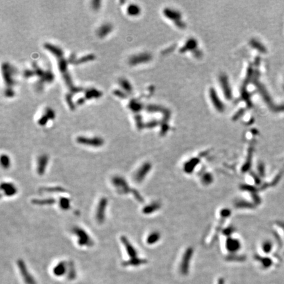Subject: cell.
Returning <instances> with one entry per match:
<instances>
[{"instance_id": "obj_2", "label": "cell", "mask_w": 284, "mask_h": 284, "mask_svg": "<svg viewBox=\"0 0 284 284\" xmlns=\"http://www.w3.org/2000/svg\"><path fill=\"white\" fill-rule=\"evenodd\" d=\"M112 183L117 192L120 194H128L133 191V190L130 187L127 181L122 176H116L113 177Z\"/></svg>"}, {"instance_id": "obj_6", "label": "cell", "mask_w": 284, "mask_h": 284, "mask_svg": "<svg viewBox=\"0 0 284 284\" xmlns=\"http://www.w3.org/2000/svg\"><path fill=\"white\" fill-rule=\"evenodd\" d=\"M49 162V157L48 155L44 154L38 157L37 162V172L39 175L43 176L46 170L48 165Z\"/></svg>"}, {"instance_id": "obj_7", "label": "cell", "mask_w": 284, "mask_h": 284, "mask_svg": "<svg viewBox=\"0 0 284 284\" xmlns=\"http://www.w3.org/2000/svg\"><path fill=\"white\" fill-rule=\"evenodd\" d=\"M120 241H122V243L123 244L124 247H125L126 250L127 251L128 255H129L130 257H132V259L134 258H136V249H135L134 247L132 245L131 243L130 242V241L128 239L127 237L125 236H122L120 237Z\"/></svg>"}, {"instance_id": "obj_5", "label": "cell", "mask_w": 284, "mask_h": 284, "mask_svg": "<svg viewBox=\"0 0 284 284\" xmlns=\"http://www.w3.org/2000/svg\"><path fill=\"white\" fill-rule=\"evenodd\" d=\"M1 190L6 197H13L18 192L17 186L11 182H3L1 185Z\"/></svg>"}, {"instance_id": "obj_4", "label": "cell", "mask_w": 284, "mask_h": 284, "mask_svg": "<svg viewBox=\"0 0 284 284\" xmlns=\"http://www.w3.org/2000/svg\"><path fill=\"white\" fill-rule=\"evenodd\" d=\"M77 143L81 145H86V146H91L94 147H101L104 144V140L101 137H87L80 136L76 139Z\"/></svg>"}, {"instance_id": "obj_9", "label": "cell", "mask_w": 284, "mask_h": 284, "mask_svg": "<svg viewBox=\"0 0 284 284\" xmlns=\"http://www.w3.org/2000/svg\"><path fill=\"white\" fill-rule=\"evenodd\" d=\"M55 199L53 198H45L41 199H36L32 201V203L34 205H51L55 203Z\"/></svg>"}, {"instance_id": "obj_8", "label": "cell", "mask_w": 284, "mask_h": 284, "mask_svg": "<svg viewBox=\"0 0 284 284\" xmlns=\"http://www.w3.org/2000/svg\"><path fill=\"white\" fill-rule=\"evenodd\" d=\"M150 169V165L149 163H145V165H144L138 170V171L136 174V176H135V180L137 181V182H141L148 173Z\"/></svg>"}, {"instance_id": "obj_10", "label": "cell", "mask_w": 284, "mask_h": 284, "mask_svg": "<svg viewBox=\"0 0 284 284\" xmlns=\"http://www.w3.org/2000/svg\"><path fill=\"white\" fill-rule=\"evenodd\" d=\"M112 30V26L109 24H105L101 26L97 30V34L99 37L103 38L107 35Z\"/></svg>"}, {"instance_id": "obj_14", "label": "cell", "mask_w": 284, "mask_h": 284, "mask_svg": "<svg viewBox=\"0 0 284 284\" xmlns=\"http://www.w3.org/2000/svg\"><path fill=\"white\" fill-rule=\"evenodd\" d=\"M65 266L64 262H61L59 264L57 265L56 267L55 268V273L56 274H62L63 273L65 272Z\"/></svg>"}, {"instance_id": "obj_11", "label": "cell", "mask_w": 284, "mask_h": 284, "mask_svg": "<svg viewBox=\"0 0 284 284\" xmlns=\"http://www.w3.org/2000/svg\"><path fill=\"white\" fill-rule=\"evenodd\" d=\"M59 207L63 211H68L70 208V199L61 197L59 199Z\"/></svg>"}, {"instance_id": "obj_13", "label": "cell", "mask_w": 284, "mask_h": 284, "mask_svg": "<svg viewBox=\"0 0 284 284\" xmlns=\"http://www.w3.org/2000/svg\"><path fill=\"white\" fill-rule=\"evenodd\" d=\"M43 191H47V192H64L65 189L60 186H55V187H44L42 189Z\"/></svg>"}, {"instance_id": "obj_12", "label": "cell", "mask_w": 284, "mask_h": 284, "mask_svg": "<svg viewBox=\"0 0 284 284\" xmlns=\"http://www.w3.org/2000/svg\"><path fill=\"white\" fill-rule=\"evenodd\" d=\"M1 165L4 169H8L11 166V159L8 155L3 154L1 157Z\"/></svg>"}, {"instance_id": "obj_3", "label": "cell", "mask_w": 284, "mask_h": 284, "mask_svg": "<svg viewBox=\"0 0 284 284\" xmlns=\"http://www.w3.org/2000/svg\"><path fill=\"white\" fill-rule=\"evenodd\" d=\"M108 205V199L106 197H102L99 200L95 212V218L99 224L104 223L106 217V210Z\"/></svg>"}, {"instance_id": "obj_1", "label": "cell", "mask_w": 284, "mask_h": 284, "mask_svg": "<svg viewBox=\"0 0 284 284\" xmlns=\"http://www.w3.org/2000/svg\"><path fill=\"white\" fill-rule=\"evenodd\" d=\"M73 233L76 236L78 244L80 247H90L94 245V241L86 230L80 227H74L73 229Z\"/></svg>"}]
</instances>
